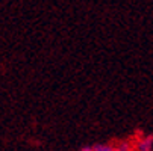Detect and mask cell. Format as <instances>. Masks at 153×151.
I'll return each instance as SVG.
<instances>
[{"instance_id": "cell-4", "label": "cell", "mask_w": 153, "mask_h": 151, "mask_svg": "<svg viewBox=\"0 0 153 151\" xmlns=\"http://www.w3.org/2000/svg\"><path fill=\"white\" fill-rule=\"evenodd\" d=\"M80 151H94V147H83Z\"/></svg>"}, {"instance_id": "cell-5", "label": "cell", "mask_w": 153, "mask_h": 151, "mask_svg": "<svg viewBox=\"0 0 153 151\" xmlns=\"http://www.w3.org/2000/svg\"><path fill=\"white\" fill-rule=\"evenodd\" d=\"M130 151H134V150H130Z\"/></svg>"}, {"instance_id": "cell-2", "label": "cell", "mask_w": 153, "mask_h": 151, "mask_svg": "<svg viewBox=\"0 0 153 151\" xmlns=\"http://www.w3.org/2000/svg\"><path fill=\"white\" fill-rule=\"evenodd\" d=\"M94 151H117V148L112 145H108V144H100L94 147Z\"/></svg>"}, {"instance_id": "cell-3", "label": "cell", "mask_w": 153, "mask_h": 151, "mask_svg": "<svg viewBox=\"0 0 153 151\" xmlns=\"http://www.w3.org/2000/svg\"><path fill=\"white\" fill-rule=\"evenodd\" d=\"M117 151H130V148H129V145H127V144H124V142H123V144L117 148Z\"/></svg>"}, {"instance_id": "cell-1", "label": "cell", "mask_w": 153, "mask_h": 151, "mask_svg": "<svg viewBox=\"0 0 153 151\" xmlns=\"http://www.w3.org/2000/svg\"><path fill=\"white\" fill-rule=\"evenodd\" d=\"M153 145V138H144L141 141H138V151H153L152 150Z\"/></svg>"}]
</instances>
